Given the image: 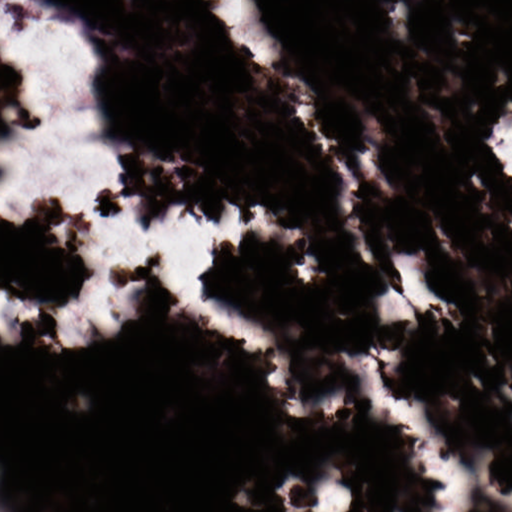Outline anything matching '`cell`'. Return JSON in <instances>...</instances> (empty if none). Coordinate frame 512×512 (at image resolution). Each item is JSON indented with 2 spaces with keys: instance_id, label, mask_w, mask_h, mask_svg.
Here are the masks:
<instances>
[{
  "instance_id": "obj_1",
  "label": "cell",
  "mask_w": 512,
  "mask_h": 512,
  "mask_svg": "<svg viewBox=\"0 0 512 512\" xmlns=\"http://www.w3.org/2000/svg\"><path fill=\"white\" fill-rule=\"evenodd\" d=\"M230 33L232 40L248 49L258 64L269 66L279 58V42L259 20L232 28Z\"/></svg>"
},
{
  "instance_id": "obj_2",
  "label": "cell",
  "mask_w": 512,
  "mask_h": 512,
  "mask_svg": "<svg viewBox=\"0 0 512 512\" xmlns=\"http://www.w3.org/2000/svg\"><path fill=\"white\" fill-rule=\"evenodd\" d=\"M56 319L58 338L66 348L84 347L92 338V326L82 310L66 306L53 314Z\"/></svg>"
},
{
  "instance_id": "obj_3",
  "label": "cell",
  "mask_w": 512,
  "mask_h": 512,
  "mask_svg": "<svg viewBox=\"0 0 512 512\" xmlns=\"http://www.w3.org/2000/svg\"><path fill=\"white\" fill-rule=\"evenodd\" d=\"M394 264L400 274L404 294L416 305L426 304L435 296L424 280L422 272L414 267L412 256L398 254L393 257Z\"/></svg>"
},
{
  "instance_id": "obj_4",
  "label": "cell",
  "mask_w": 512,
  "mask_h": 512,
  "mask_svg": "<svg viewBox=\"0 0 512 512\" xmlns=\"http://www.w3.org/2000/svg\"><path fill=\"white\" fill-rule=\"evenodd\" d=\"M214 12L232 28L258 21L260 16L258 8L252 0H222L215 6Z\"/></svg>"
},
{
  "instance_id": "obj_5",
  "label": "cell",
  "mask_w": 512,
  "mask_h": 512,
  "mask_svg": "<svg viewBox=\"0 0 512 512\" xmlns=\"http://www.w3.org/2000/svg\"><path fill=\"white\" fill-rule=\"evenodd\" d=\"M378 314L382 324L409 319L412 309L404 296L388 284L384 292L376 299Z\"/></svg>"
},
{
  "instance_id": "obj_6",
  "label": "cell",
  "mask_w": 512,
  "mask_h": 512,
  "mask_svg": "<svg viewBox=\"0 0 512 512\" xmlns=\"http://www.w3.org/2000/svg\"><path fill=\"white\" fill-rule=\"evenodd\" d=\"M317 502L314 508L318 511L342 512L348 510L352 496L349 488L331 480L322 482L316 491Z\"/></svg>"
},
{
  "instance_id": "obj_7",
  "label": "cell",
  "mask_w": 512,
  "mask_h": 512,
  "mask_svg": "<svg viewBox=\"0 0 512 512\" xmlns=\"http://www.w3.org/2000/svg\"><path fill=\"white\" fill-rule=\"evenodd\" d=\"M236 133L244 142L250 144L256 142L260 138V134L256 129L246 125L238 127Z\"/></svg>"
},
{
  "instance_id": "obj_8",
  "label": "cell",
  "mask_w": 512,
  "mask_h": 512,
  "mask_svg": "<svg viewBox=\"0 0 512 512\" xmlns=\"http://www.w3.org/2000/svg\"><path fill=\"white\" fill-rule=\"evenodd\" d=\"M446 76L452 88L455 90L460 88L462 86V80L460 78L454 76L450 72H446Z\"/></svg>"
},
{
  "instance_id": "obj_9",
  "label": "cell",
  "mask_w": 512,
  "mask_h": 512,
  "mask_svg": "<svg viewBox=\"0 0 512 512\" xmlns=\"http://www.w3.org/2000/svg\"><path fill=\"white\" fill-rule=\"evenodd\" d=\"M507 79V76L506 73L502 70H499L498 72V78L496 85L498 86L504 84L506 82Z\"/></svg>"
},
{
  "instance_id": "obj_10",
  "label": "cell",
  "mask_w": 512,
  "mask_h": 512,
  "mask_svg": "<svg viewBox=\"0 0 512 512\" xmlns=\"http://www.w3.org/2000/svg\"><path fill=\"white\" fill-rule=\"evenodd\" d=\"M410 94L414 98H416L418 94V88L416 82L413 78H412L410 80Z\"/></svg>"
}]
</instances>
